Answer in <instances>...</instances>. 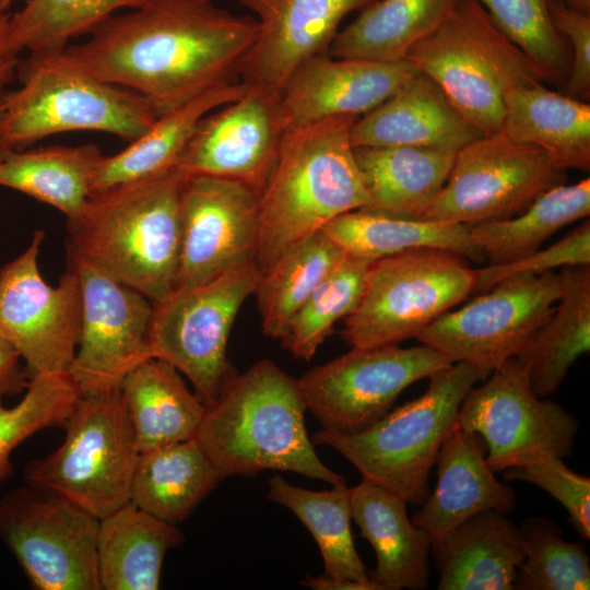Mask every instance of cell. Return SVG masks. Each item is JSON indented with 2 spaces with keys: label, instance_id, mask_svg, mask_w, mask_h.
I'll return each mask as SVG.
<instances>
[{
  "label": "cell",
  "instance_id": "obj_1",
  "mask_svg": "<svg viewBox=\"0 0 590 590\" xmlns=\"http://www.w3.org/2000/svg\"><path fill=\"white\" fill-rule=\"evenodd\" d=\"M88 35L60 57L90 76L141 95L158 117L239 82L258 23L212 0H154L111 15Z\"/></svg>",
  "mask_w": 590,
  "mask_h": 590
},
{
  "label": "cell",
  "instance_id": "obj_2",
  "mask_svg": "<svg viewBox=\"0 0 590 590\" xmlns=\"http://www.w3.org/2000/svg\"><path fill=\"white\" fill-rule=\"evenodd\" d=\"M306 410L297 379L264 358L236 374L205 404L194 439L221 480L273 470L346 485L317 456Z\"/></svg>",
  "mask_w": 590,
  "mask_h": 590
},
{
  "label": "cell",
  "instance_id": "obj_3",
  "mask_svg": "<svg viewBox=\"0 0 590 590\" xmlns=\"http://www.w3.org/2000/svg\"><path fill=\"white\" fill-rule=\"evenodd\" d=\"M357 118L332 116L284 132L259 197L255 261L261 273L337 216L370 205L351 143Z\"/></svg>",
  "mask_w": 590,
  "mask_h": 590
},
{
  "label": "cell",
  "instance_id": "obj_4",
  "mask_svg": "<svg viewBox=\"0 0 590 590\" xmlns=\"http://www.w3.org/2000/svg\"><path fill=\"white\" fill-rule=\"evenodd\" d=\"M185 176L164 174L90 194L67 219V253L102 268L151 302L173 291Z\"/></svg>",
  "mask_w": 590,
  "mask_h": 590
},
{
  "label": "cell",
  "instance_id": "obj_5",
  "mask_svg": "<svg viewBox=\"0 0 590 590\" xmlns=\"http://www.w3.org/2000/svg\"><path fill=\"white\" fill-rule=\"evenodd\" d=\"M484 379L475 367L453 363L429 377L421 397L389 411L369 427L353 434L321 428L311 441L335 449L364 481L408 504L422 505L429 494V472L457 423L460 404Z\"/></svg>",
  "mask_w": 590,
  "mask_h": 590
},
{
  "label": "cell",
  "instance_id": "obj_6",
  "mask_svg": "<svg viewBox=\"0 0 590 590\" xmlns=\"http://www.w3.org/2000/svg\"><path fill=\"white\" fill-rule=\"evenodd\" d=\"M406 59L484 135L502 131L510 90L547 83L543 70L500 32L476 0H458Z\"/></svg>",
  "mask_w": 590,
  "mask_h": 590
},
{
  "label": "cell",
  "instance_id": "obj_7",
  "mask_svg": "<svg viewBox=\"0 0 590 590\" xmlns=\"http://www.w3.org/2000/svg\"><path fill=\"white\" fill-rule=\"evenodd\" d=\"M20 86L9 93L0 151H21L56 133L99 131L133 141L157 118L141 95L99 81L56 52H33L19 63Z\"/></svg>",
  "mask_w": 590,
  "mask_h": 590
},
{
  "label": "cell",
  "instance_id": "obj_8",
  "mask_svg": "<svg viewBox=\"0 0 590 590\" xmlns=\"http://www.w3.org/2000/svg\"><path fill=\"white\" fill-rule=\"evenodd\" d=\"M62 428L60 447L27 463L25 483L51 489L98 519L130 502L140 451L120 388L82 394Z\"/></svg>",
  "mask_w": 590,
  "mask_h": 590
},
{
  "label": "cell",
  "instance_id": "obj_9",
  "mask_svg": "<svg viewBox=\"0 0 590 590\" xmlns=\"http://www.w3.org/2000/svg\"><path fill=\"white\" fill-rule=\"evenodd\" d=\"M463 257L417 248L370 262L356 308L344 319L351 347L398 344L451 310L474 291Z\"/></svg>",
  "mask_w": 590,
  "mask_h": 590
},
{
  "label": "cell",
  "instance_id": "obj_10",
  "mask_svg": "<svg viewBox=\"0 0 590 590\" xmlns=\"http://www.w3.org/2000/svg\"><path fill=\"white\" fill-rule=\"evenodd\" d=\"M260 275L251 259L152 302V356L187 376L205 404L237 374L226 354L228 337Z\"/></svg>",
  "mask_w": 590,
  "mask_h": 590
},
{
  "label": "cell",
  "instance_id": "obj_11",
  "mask_svg": "<svg viewBox=\"0 0 590 590\" xmlns=\"http://www.w3.org/2000/svg\"><path fill=\"white\" fill-rule=\"evenodd\" d=\"M99 519L67 497L26 484L0 498V539L37 590H101Z\"/></svg>",
  "mask_w": 590,
  "mask_h": 590
},
{
  "label": "cell",
  "instance_id": "obj_12",
  "mask_svg": "<svg viewBox=\"0 0 590 590\" xmlns=\"http://www.w3.org/2000/svg\"><path fill=\"white\" fill-rule=\"evenodd\" d=\"M559 293V275L553 271L515 274L445 312L415 339L451 363L475 367L486 379L519 354L553 310Z\"/></svg>",
  "mask_w": 590,
  "mask_h": 590
},
{
  "label": "cell",
  "instance_id": "obj_13",
  "mask_svg": "<svg viewBox=\"0 0 590 590\" xmlns=\"http://www.w3.org/2000/svg\"><path fill=\"white\" fill-rule=\"evenodd\" d=\"M566 178L540 148L503 131L481 135L456 153L445 186L421 219L465 225L508 219Z\"/></svg>",
  "mask_w": 590,
  "mask_h": 590
},
{
  "label": "cell",
  "instance_id": "obj_14",
  "mask_svg": "<svg viewBox=\"0 0 590 590\" xmlns=\"http://www.w3.org/2000/svg\"><path fill=\"white\" fill-rule=\"evenodd\" d=\"M451 364L424 344L352 347L297 382L307 410L324 429L353 434L385 416L405 388Z\"/></svg>",
  "mask_w": 590,
  "mask_h": 590
},
{
  "label": "cell",
  "instance_id": "obj_15",
  "mask_svg": "<svg viewBox=\"0 0 590 590\" xmlns=\"http://www.w3.org/2000/svg\"><path fill=\"white\" fill-rule=\"evenodd\" d=\"M488 380L463 398L457 423L477 434L494 472L524 465L543 456L570 455L579 429L577 418L532 390L527 369L507 359Z\"/></svg>",
  "mask_w": 590,
  "mask_h": 590
},
{
  "label": "cell",
  "instance_id": "obj_16",
  "mask_svg": "<svg viewBox=\"0 0 590 590\" xmlns=\"http://www.w3.org/2000/svg\"><path fill=\"white\" fill-rule=\"evenodd\" d=\"M44 232L0 269V334L17 351L28 378L69 371L81 334L82 295L73 271L56 287L38 268Z\"/></svg>",
  "mask_w": 590,
  "mask_h": 590
},
{
  "label": "cell",
  "instance_id": "obj_17",
  "mask_svg": "<svg viewBox=\"0 0 590 590\" xmlns=\"http://www.w3.org/2000/svg\"><path fill=\"white\" fill-rule=\"evenodd\" d=\"M82 295L81 334L69 374L82 394L120 388L129 371L153 357L152 302L91 261L67 253Z\"/></svg>",
  "mask_w": 590,
  "mask_h": 590
},
{
  "label": "cell",
  "instance_id": "obj_18",
  "mask_svg": "<svg viewBox=\"0 0 590 590\" xmlns=\"http://www.w3.org/2000/svg\"><path fill=\"white\" fill-rule=\"evenodd\" d=\"M259 197L228 178L188 176L180 191V251L174 288L199 284L255 259Z\"/></svg>",
  "mask_w": 590,
  "mask_h": 590
},
{
  "label": "cell",
  "instance_id": "obj_19",
  "mask_svg": "<svg viewBox=\"0 0 590 590\" xmlns=\"http://www.w3.org/2000/svg\"><path fill=\"white\" fill-rule=\"evenodd\" d=\"M285 131L279 97L248 86L236 101L201 119L175 168L185 177L228 178L261 192Z\"/></svg>",
  "mask_w": 590,
  "mask_h": 590
},
{
  "label": "cell",
  "instance_id": "obj_20",
  "mask_svg": "<svg viewBox=\"0 0 590 590\" xmlns=\"http://www.w3.org/2000/svg\"><path fill=\"white\" fill-rule=\"evenodd\" d=\"M253 13L258 35L239 67V81L280 98L292 72L324 54L341 21L377 0H239Z\"/></svg>",
  "mask_w": 590,
  "mask_h": 590
},
{
  "label": "cell",
  "instance_id": "obj_21",
  "mask_svg": "<svg viewBox=\"0 0 590 590\" xmlns=\"http://www.w3.org/2000/svg\"><path fill=\"white\" fill-rule=\"evenodd\" d=\"M416 71L408 59L335 58L328 52L312 56L292 72L280 94L284 128H299L332 116L365 115Z\"/></svg>",
  "mask_w": 590,
  "mask_h": 590
},
{
  "label": "cell",
  "instance_id": "obj_22",
  "mask_svg": "<svg viewBox=\"0 0 590 590\" xmlns=\"http://www.w3.org/2000/svg\"><path fill=\"white\" fill-rule=\"evenodd\" d=\"M437 482L413 516L436 552L449 534L472 516L486 510L509 514L516 506L512 488L499 482L486 461V447L475 433L456 423L437 458Z\"/></svg>",
  "mask_w": 590,
  "mask_h": 590
},
{
  "label": "cell",
  "instance_id": "obj_23",
  "mask_svg": "<svg viewBox=\"0 0 590 590\" xmlns=\"http://www.w3.org/2000/svg\"><path fill=\"white\" fill-rule=\"evenodd\" d=\"M481 135L441 88L416 71L379 106L357 118L351 143L353 148L406 145L457 153Z\"/></svg>",
  "mask_w": 590,
  "mask_h": 590
},
{
  "label": "cell",
  "instance_id": "obj_24",
  "mask_svg": "<svg viewBox=\"0 0 590 590\" xmlns=\"http://www.w3.org/2000/svg\"><path fill=\"white\" fill-rule=\"evenodd\" d=\"M352 518L374 547L376 567L367 571L378 590H422L428 586L432 541L408 517L406 502L362 481L350 487Z\"/></svg>",
  "mask_w": 590,
  "mask_h": 590
},
{
  "label": "cell",
  "instance_id": "obj_25",
  "mask_svg": "<svg viewBox=\"0 0 590 590\" xmlns=\"http://www.w3.org/2000/svg\"><path fill=\"white\" fill-rule=\"evenodd\" d=\"M433 556L438 590H512L524 551L506 514L486 510L457 527Z\"/></svg>",
  "mask_w": 590,
  "mask_h": 590
},
{
  "label": "cell",
  "instance_id": "obj_26",
  "mask_svg": "<svg viewBox=\"0 0 590 590\" xmlns=\"http://www.w3.org/2000/svg\"><path fill=\"white\" fill-rule=\"evenodd\" d=\"M346 256L366 262L417 248L455 252L475 263L486 259L469 225L392 214L373 208L343 213L321 229Z\"/></svg>",
  "mask_w": 590,
  "mask_h": 590
},
{
  "label": "cell",
  "instance_id": "obj_27",
  "mask_svg": "<svg viewBox=\"0 0 590 590\" xmlns=\"http://www.w3.org/2000/svg\"><path fill=\"white\" fill-rule=\"evenodd\" d=\"M502 131L511 140L540 148L563 170H590V104L551 91L544 84L510 90Z\"/></svg>",
  "mask_w": 590,
  "mask_h": 590
},
{
  "label": "cell",
  "instance_id": "obj_28",
  "mask_svg": "<svg viewBox=\"0 0 590 590\" xmlns=\"http://www.w3.org/2000/svg\"><path fill=\"white\" fill-rule=\"evenodd\" d=\"M247 88L240 81L221 85L158 116L125 150L103 155L93 175L91 194L173 169L201 119L236 101Z\"/></svg>",
  "mask_w": 590,
  "mask_h": 590
},
{
  "label": "cell",
  "instance_id": "obj_29",
  "mask_svg": "<svg viewBox=\"0 0 590 590\" xmlns=\"http://www.w3.org/2000/svg\"><path fill=\"white\" fill-rule=\"evenodd\" d=\"M179 529L128 502L99 519L96 540L101 590H156L168 550L180 545Z\"/></svg>",
  "mask_w": 590,
  "mask_h": 590
},
{
  "label": "cell",
  "instance_id": "obj_30",
  "mask_svg": "<svg viewBox=\"0 0 590 590\" xmlns=\"http://www.w3.org/2000/svg\"><path fill=\"white\" fill-rule=\"evenodd\" d=\"M120 394L140 453L194 438L205 412L179 370L156 357L127 374Z\"/></svg>",
  "mask_w": 590,
  "mask_h": 590
},
{
  "label": "cell",
  "instance_id": "obj_31",
  "mask_svg": "<svg viewBox=\"0 0 590 590\" xmlns=\"http://www.w3.org/2000/svg\"><path fill=\"white\" fill-rule=\"evenodd\" d=\"M553 310L515 356L534 393L553 394L571 365L590 351V266L565 267Z\"/></svg>",
  "mask_w": 590,
  "mask_h": 590
},
{
  "label": "cell",
  "instance_id": "obj_32",
  "mask_svg": "<svg viewBox=\"0 0 590 590\" xmlns=\"http://www.w3.org/2000/svg\"><path fill=\"white\" fill-rule=\"evenodd\" d=\"M455 156V152L406 145L354 148L368 208L415 219L445 186Z\"/></svg>",
  "mask_w": 590,
  "mask_h": 590
},
{
  "label": "cell",
  "instance_id": "obj_33",
  "mask_svg": "<svg viewBox=\"0 0 590 590\" xmlns=\"http://www.w3.org/2000/svg\"><path fill=\"white\" fill-rule=\"evenodd\" d=\"M222 481L194 438L141 452L130 503L170 524L187 519Z\"/></svg>",
  "mask_w": 590,
  "mask_h": 590
},
{
  "label": "cell",
  "instance_id": "obj_34",
  "mask_svg": "<svg viewBox=\"0 0 590 590\" xmlns=\"http://www.w3.org/2000/svg\"><path fill=\"white\" fill-rule=\"evenodd\" d=\"M458 0H377L335 35L329 55L377 61L406 59L434 32Z\"/></svg>",
  "mask_w": 590,
  "mask_h": 590
},
{
  "label": "cell",
  "instance_id": "obj_35",
  "mask_svg": "<svg viewBox=\"0 0 590 590\" xmlns=\"http://www.w3.org/2000/svg\"><path fill=\"white\" fill-rule=\"evenodd\" d=\"M102 157L101 149L92 143L0 151V186L47 203L68 219L90 197Z\"/></svg>",
  "mask_w": 590,
  "mask_h": 590
},
{
  "label": "cell",
  "instance_id": "obj_36",
  "mask_svg": "<svg viewBox=\"0 0 590 590\" xmlns=\"http://www.w3.org/2000/svg\"><path fill=\"white\" fill-rule=\"evenodd\" d=\"M589 214L587 177L548 189L518 215L472 224L469 228L488 264H504L534 252L556 232Z\"/></svg>",
  "mask_w": 590,
  "mask_h": 590
},
{
  "label": "cell",
  "instance_id": "obj_37",
  "mask_svg": "<svg viewBox=\"0 0 590 590\" xmlns=\"http://www.w3.org/2000/svg\"><path fill=\"white\" fill-rule=\"evenodd\" d=\"M346 255L319 231L282 252L255 290L262 332L281 340L292 319Z\"/></svg>",
  "mask_w": 590,
  "mask_h": 590
},
{
  "label": "cell",
  "instance_id": "obj_38",
  "mask_svg": "<svg viewBox=\"0 0 590 590\" xmlns=\"http://www.w3.org/2000/svg\"><path fill=\"white\" fill-rule=\"evenodd\" d=\"M268 497L292 510L309 530L322 555L324 575L338 580L373 583L353 542L350 487L309 491L274 474L269 481Z\"/></svg>",
  "mask_w": 590,
  "mask_h": 590
},
{
  "label": "cell",
  "instance_id": "obj_39",
  "mask_svg": "<svg viewBox=\"0 0 590 590\" xmlns=\"http://www.w3.org/2000/svg\"><path fill=\"white\" fill-rule=\"evenodd\" d=\"M154 0H27L10 20L15 50L56 52L88 35L122 9H138Z\"/></svg>",
  "mask_w": 590,
  "mask_h": 590
},
{
  "label": "cell",
  "instance_id": "obj_40",
  "mask_svg": "<svg viewBox=\"0 0 590 590\" xmlns=\"http://www.w3.org/2000/svg\"><path fill=\"white\" fill-rule=\"evenodd\" d=\"M368 266L346 256L298 309L280 340L282 346L294 357L309 361L334 324L356 308Z\"/></svg>",
  "mask_w": 590,
  "mask_h": 590
},
{
  "label": "cell",
  "instance_id": "obj_41",
  "mask_svg": "<svg viewBox=\"0 0 590 590\" xmlns=\"http://www.w3.org/2000/svg\"><path fill=\"white\" fill-rule=\"evenodd\" d=\"M524 559L517 569V590H588L590 558L582 543L563 539L562 529L544 517L519 527Z\"/></svg>",
  "mask_w": 590,
  "mask_h": 590
},
{
  "label": "cell",
  "instance_id": "obj_42",
  "mask_svg": "<svg viewBox=\"0 0 590 590\" xmlns=\"http://www.w3.org/2000/svg\"><path fill=\"white\" fill-rule=\"evenodd\" d=\"M81 396L69 371H64L31 377L14 406H4L0 399V484L13 474L12 451L39 430L63 427Z\"/></svg>",
  "mask_w": 590,
  "mask_h": 590
},
{
  "label": "cell",
  "instance_id": "obj_43",
  "mask_svg": "<svg viewBox=\"0 0 590 590\" xmlns=\"http://www.w3.org/2000/svg\"><path fill=\"white\" fill-rule=\"evenodd\" d=\"M494 24L563 90L570 67L567 40L548 14V0H476Z\"/></svg>",
  "mask_w": 590,
  "mask_h": 590
},
{
  "label": "cell",
  "instance_id": "obj_44",
  "mask_svg": "<svg viewBox=\"0 0 590 590\" xmlns=\"http://www.w3.org/2000/svg\"><path fill=\"white\" fill-rule=\"evenodd\" d=\"M508 480L529 482L545 491L567 510L569 522L585 541L590 539V479L580 475L562 458L543 456L524 465L503 471Z\"/></svg>",
  "mask_w": 590,
  "mask_h": 590
},
{
  "label": "cell",
  "instance_id": "obj_45",
  "mask_svg": "<svg viewBox=\"0 0 590 590\" xmlns=\"http://www.w3.org/2000/svg\"><path fill=\"white\" fill-rule=\"evenodd\" d=\"M590 266V221L587 217L579 226L552 246L509 263L488 264L474 270L473 293H483L508 276L520 273L540 274L553 269Z\"/></svg>",
  "mask_w": 590,
  "mask_h": 590
},
{
  "label": "cell",
  "instance_id": "obj_46",
  "mask_svg": "<svg viewBox=\"0 0 590 590\" xmlns=\"http://www.w3.org/2000/svg\"><path fill=\"white\" fill-rule=\"evenodd\" d=\"M553 26L566 40L570 50V67L563 87L565 95L590 99V14L579 12L565 0H548Z\"/></svg>",
  "mask_w": 590,
  "mask_h": 590
},
{
  "label": "cell",
  "instance_id": "obj_47",
  "mask_svg": "<svg viewBox=\"0 0 590 590\" xmlns=\"http://www.w3.org/2000/svg\"><path fill=\"white\" fill-rule=\"evenodd\" d=\"M11 16L7 13L2 0H0V123L3 116L5 99L10 93V84L20 63L19 52L12 45L10 36Z\"/></svg>",
  "mask_w": 590,
  "mask_h": 590
},
{
  "label": "cell",
  "instance_id": "obj_48",
  "mask_svg": "<svg viewBox=\"0 0 590 590\" xmlns=\"http://www.w3.org/2000/svg\"><path fill=\"white\" fill-rule=\"evenodd\" d=\"M20 361L17 351L0 334V399L25 391L30 378Z\"/></svg>",
  "mask_w": 590,
  "mask_h": 590
},
{
  "label": "cell",
  "instance_id": "obj_49",
  "mask_svg": "<svg viewBox=\"0 0 590 590\" xmlns=\"http://www.w3.org/2000/svg\"><path fill=\"white\" fill-rule=\"evenodd\" d=\"M300 583L315 590H378L374 583L338 580L327 575L318 577L307 576Z\"/></svg>",
  "mask_w": 590,
  "mask_h": 590
},
{
  "label": "cell",
  "instance_id": "obj_50",
  "mask_svg": "<svg viewBox=\"0 0 590 590\" xmlns=\"http://www.w3.org/2000/svg\"><path fill=\"white\" fill-rule=\"evenodd\" d=\"M573 9L590 14V0H565Z\"/></svg>",
  "mask_w": 590,
  "mask_h": 590
},
{
  "label": "cell",
  "instance_id": "obj_51",
  "mask_svg": "<svg viewBox=\"0 0 590 590\" xmlns=\"http://www.w3.org/2000/svg\"><path fill=\"white\" fill-rule=\"evenodd\" d=\"M14 0H2L4 7L8 9V7L13 2Z\"/></svg>",
  "mask_w": 590,
  "mask_h": 590
}]
</instances>
